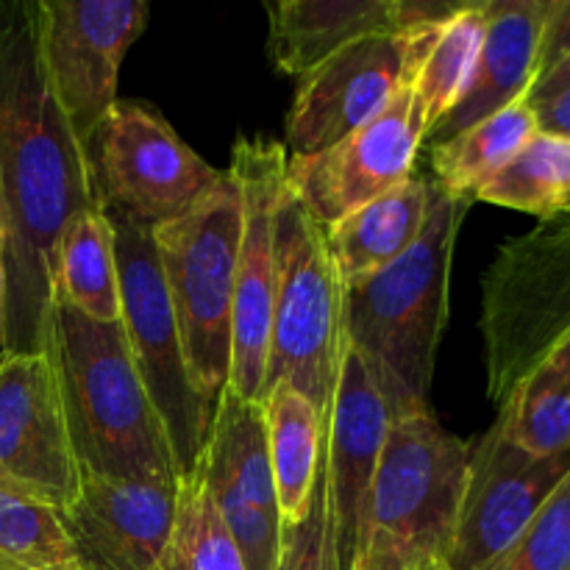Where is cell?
Segmentation results:
<instances>
[{"mask_svg": "<svg viewBox=\"0 0 570 570\" xmlns=\"http://www.w3.org/2000/svg\"><path fill=\"white\" fill-rule=\"evenodd\" d=\"M154 570H248L212 501L198 460L178 479L176 523Z\"/></svg>", "mask_w": 570, "mask_h": 570, "instance_id": "83f0119b", "label": "cell"}, {"mask_svg": "<svg viewBox=\"0 0 570 570\" xmlns=\"http://www.w3.org/2000/svg\"><path fill=\"white\" fill-rule=\"evenodd\" d=\"M0 482L48 501H76L81 465L72 451L59 379L45 351L0 354Z\"/></svg>", "mask_w": 570, "mask_h": 570, "instance_id": "2e32d148", "label": "cell"}, {"mask_svg": "<svg viewBox=\"0 0 570 570\" xmlns=\"http://www.w3.org/2000/svg\"><path fill=\"white\" fill-rule=\"evenodd\" d=\"M276 570H340L332 523H328L323 462L315 490H312L309 510H306V515L295 527L284 529L282 554H278Z\"/></svg>", "mask_w": 570, "mask_h": 570, "instance_id": "4dcf8cb0", "label": "cell"}, {"mask_svg": "<svg viewBox=\"0 0 570 570\" xmlns=\"http://www.w3.org/2000/svg\"><path fill=\"white\" fill-rule=\"evenodd\" d=\"M473 200L527 212L538 220L570 209V139L534 134L521 154L490 178Z\"/></svg>", "mask_w": 570, "mask_h": 570, "instance_id": "4316f807", "label": "cell"}, {"mask_svg": "<svg viewBox=\"0 0 570 570\" xmlns=\"http://www.w3.org/2000/svg\"><path fill=\"white\" fill-rule=\"evenodd\" d=\"M456 6L429 0H278L267 6V48L278 72L301 78L356 39L410 31L443 20Z\"/></svg>", "mask_w": 570, "mask_h": 570, "instance_id": "d6986e66", "label": "cell"}, {"mask_svg": "<svg viewBox=\"0 0 570 570\" xmlns=\"http://www.w3.org/2000/svg\"><path fill=\"white\" fill-rule=\"evenodd\" d=\"M568 87H570V53L562 61H557L551 70H546L543 76L532 83L527 100L529 104H540V100L551 98V95L562 92V89H568Z\"/></svg>", "mask_w": 570, "mask_h": 570, "instance_id": "836d02e7", "label": "cell"}, {"mask_svg": "<svg viewBox=\"0 0 570 570\" xmlns=\"http://www.w3.org/2000/svg\"><path fill=\"white\" fill-rule=\"evenodd\" d=\"M42 351L53 362L81 471L178 484L170 438L145 390L122 323L50 306Z\"/></svg>", "mask_w": 570, "mask_h": 570, "instance_id": "7a4b0ae2", "label": "cell"}, {"mask_svg": "<svg viewBox=\"0 0 570 570\" xmlns=\"http://www.w3.org/2000/svg\"><path fill=\"white\" fill-rule=\"evenodd\" d=\"M495 423L529 454L570 449V334L523 373L499 406Z\"/></svg>", "mask_w": 570, "mask_h": 570, "instance_id": "484cf974", "label": "cell"}, {"mask_svg": "<svg viewBox=\"0 0 570 570\" xmlns=\"http://www.w3.org/2000/svg\"><path fill=\"white\" fill-rule=\"evenodd\" d=\"M0 560L22 570H81L61 512L0 482Z\"/></svg>", "mask_w": 570, "mask_h": 570, "instance_id": "f1b7e54d", "label": "cell"}, {"mask_svg": "<svg viewBox=\"0 0 570 570\" xmlns=\"http://www.w3.org/2000/svg\"><path fill=\"white\" fill-rule=\"evenodd\" d=\"M484 31H488V0L460 3L443 20L412 28L406 81L421 104L426 139L434 126H440L445 115L460 104L462 92L471 83Z\"/></svg>", "mask_w": 570, "mask_h": 570, "instance_id": "7402d4cb", "label": "cell"}, {"mask_svg": "<svg viewBox=\"0 0 570 570\" xmlns=\"http://www.w3.org/2000/svg\"><path fill=\"white\" fill-rule=\"evenodd\" d=\"M399 410L384 393L371 362L345 340L337 390L326 417L323 479H326L328 523L340 570L354 568L362 518L382 460L384 440Z\"/></svg>", "mask_w": 570, "mask_h": 570, "instance_id": "e0dca14e", "label": "cell"}, {"mask_svg": "<svg viewBox=\"0 0 570 570\" xmlns=\"http://www.w3.org/2000/svg\"><path fill=\"white\" fill-rule=\"evenodd\" d=\"M484 570H570V473L521 538Z\"/></svg>", "mask_w": 570, "mask_h": 570, "instance_id": "f546056e", "label": "cell"}, {"mask_svg": "<svg viewBox=\"0 0 570 570\" xmlns=\"http://www.w3.org/2000/svg\"><path fill=\"white\" fill-rule=\"evenodd\" d=\"M176 510L178 484L81 471L78 495L61 521L81 570H154Z\"/></svg>", "mask_w": 570, "mask_h": 570, "instance_id": "ac0fdd59", "label": "cell"}, {"mask_svg": "<svg viewBox=\"0 0 570 570\" xmlns=\"http://www.w3.org/2000/svg\"><path fill=\"white\" fill-rule=\"evenodd\" d=\"M534 109V120H538L540 134H551V137L570 139V87L562 92L551 95V98L540 100V104H529Z\"/></svg>", "mask_w": 570, "mask_h": 570, "instance_id": "d6a6232c", "label": "cell"}, {"mask_svg": "<svg viewBox=\"0 0 570 570\" xmlns=\"http://www.w3.org/2000/svg\"><path fill=\"white\" fill-rule=\"evenodd\" d=\"M115 228L120 273V323L131 343L145 390L170 438L178 471L187 473L204 451L215 406L198 395L184 362L181 334L161 276L154 232L100 200Z\"/></svg>", "mask_w": 570, "mask_h": 570, "instance_id": "ba28073f", "label": "cell"}, {"mask_svg": "<svg viewBox=\"0 0 570 570\" xmlns=\"http://www.w3.org/2000/svg\"><path fill=\"white\" fill-rule=\"evenodd\" d=\"M273 476L284 529L295 527L309 510L312 490L323 462L326 421L304 393L282 382L262 395Z\"/></svg>", "mask_w": 570, "mask_h": 570, "instance_id": "cb8c5ba5", "label": "cell"}, {"mask_svg": "<svg viewBox=\"0 0 570 570\" xmlns=\"http://www.w3.org/2000/svg\"><path fill=\"white\" fill-rule=\"evenodd\" d=\"M142 0H37L33 31L50 98L89 150L115 109L128 48L148 28Z\"/></svg>", "mask_w": 570, "mask_h": 570, "instance_id": "9c48e42d", "label": "cell"}, {"mask_svg": "<svg viewBox=\"0 0 570 570\" xmlns=\"http://www.w3.org/2000/svg\"><path fill=\"white\" fill-rule=\"evenodd\" d=\"M6 309H9V243H6V220L0 206V354L6 351Z\"/></svg>", "mask_w": 570, "mask_h": 570, "instance_id": "e575fe53", "label": "cell"}, {"mask_svg": "<svg viewBox=\"0 0 570 570\" xmlns=\"http://www.w3.org/2000/svg\"><path fill=\"white\" fill-rule=\"evenodd\" d=\"M228 170L234 173L243 193L228 390L262 404L278 276L276 220L287 189V150L273 139H239L234 145Z\"/></svg>", "mask_w": 570, "mask_h": 570, "instance_id": "8fae6325", "label": "cell"}, {"mask_svg": "<svg viewBox=\"0 0 570 570\" xmlns=\"http://www.w3.org/2000/svg\"><path fill=\"white\" fill-rule=\"evenodd\" d=\"M538 134V120L529 100L507 106L445 142L432 145L434 184L454 198L471 200L479 189L499 176L523 145Z\"/></svg>", "mask_w": 570, "mask_h": 570, "instance_id": "d4e9b609", "label": "cell"}, {"mask_svg": "<svg viewBox=\"0 0 570 570\" xmlns=\"http://www.w3.org/2000/svg\"><path fill=\"white\" fill-rule=\"evenodd\" d=\"M570 473V449L529 454L499 423L471 443L465 493L445 568L484 570L493 566Z\"/></svg>", "mask_w": 570, "mask_h": 570, "instance_id": "4fadbf2b", "label": "cell"}, {"mask_svg": "<svg viewBox=\"0 0 570 570\" xmlns=\"http://www.w3.org/2000/svg\"><path fill=\"white\" fill-rule=\"evenodd\" d=\"M276 298L267 345V393L293 384L323 421L332 410L345 348V282L328 250L326 228L284 189L276 220Z\"/></svg>", "mask_w": 570, "mask_h": 570, "instance_id": "8992f818", "label": "cell"}, {"mask_svg": "<svg viewBox=\"0 0 570 570\" xmlns=\"http://www.w3.org/2000/svg\"><path fill=\"white\" fill-rule=\"evenodd\" d=\"M488 395L499 410L523 373L570 334V209L507 239L482 278Z\"/></svg>", "mask_w": 570, "mask_h": 570, "instance_id": "52a82bcc", "label": "cell"}, {"mask_svg": "<svg viewBox=\"0 0 570 570\" xmlns=\"http://www.w3.org/2000/svg\"><path fill=\"white\" fill-rule=\"evenodd\" d=\"M471 443L432 412L395 417L384 440L351 570L445 562L460 521Z\"/></svg>", "mask_w": 570, "mask_h": 570, "instance_id": "277c9868", "label": "cell"}, {"mask_svg": "<svg viewBox=\"0 0 570 570\" xmlns=\"http://www.w3.org/2000/svg\"><path fill=\"white\" fill-rule=\"evenodd\" d=\"M570 53V0H551L549 17H546L543 37H540L538 78L546 70L562 61ZM534 78V81H538Z\"/></svg>", "mask_w": 570, "mask_h": 570, "instance_id": "1f68e13d", "label": "cell"}, {"mask_svg": "<svg viewBox=\"0 0 570 570\" xmlns=\"http://www.w3.org/2000/svg\"><path fill=\"white\" fill-rule=\"evenodd\" d=\"M98 200L89 150L45 83L33 3L0 0V206L9 243L3 354L42 351L56 239Z\"/></svg>", "mask_w": 570, "mask_h": 570, "instance_id": "6da1fadb", "label": "cell"}, {"mask_svg": "<svg viewBox=\"0 0 570 570\" xmlns=\"http://www.w3.org/2000/svg\"><path fill=\"white\" fill-rule=\"evenodd\" d=\"M89 159L100 200L148 228L193 209L223 176L145 100H117Z\"/></svg>", "mask_w": 570, "mask_h": 570, "instance_id": "30bf717a", "label": "cell"}, {"mask_svg": "<svg viewBox=\"0 0 570 570\" xmlns=\"http://www.w3.org/2000/svg\"><path fill=\"white\" fill-rule=\"evenodd\" d=\"M423 142L426 120L410 81H404L371 122L321 154L287 159V189L323 228H332L415 176Z\"/></svg>", "mask_w": 570, "mask_h": 570, "instance_id": "7c38bea8", "label": "cell"}, {"mask_svg": "<svg viewBox=\"0 0 570 570\" xmlns=\"http://www.w3.org/2000/svg\"><path fill=\"white\" fill-rule=\"evenodd\" d=\"M412 570H449V568H445V562H426V566H417Z\"/></svg>", "mask_w": 570, "mask_h": 570, "instance_id": "d590c367", "label": "cell"}, {"mask_svg": "<svg viewBox=\"0 0 570 570\" xmlns=\"http://www.w3.org/2000/svg\"><path fill=\"white\" fill-rule=\"evenodd\" d=\"M50 306H67L95 323L120 321L115 228L100 200L78 212L56 239Z\"/></svg>", "mask_w": 570, "mask_h": 570, "instance_id": "603a6c76", "label": "cell"}, {"mask_svg": "<svg viewBox=\"0 0 570 570\" xmlns=\"http://www.w3.org/2000/svg\"><path fill=\"white\" fill-rule=\"evenodd\" d=\"M150 232L189 379L200 399L215 406L232 373L234 284L243 237V193L234 173L226 167L193 209Z\"/></svg>", "mask_w": 570, "mask_h": 570, "instance_id": "5b68a950", "label": "cell"}, {"mask_svg": "<svg viewBox=\"0 0 570 570\" xmlns=\"http://www.w3.org/2000/svg\"><path fill=\"white\" fill-rule=\"evenodd\" d=\"M468 206L438 187L417 243L393 265L345 284V340L371 362L401 417L429 410Z\"/></svg>", "mask_w": 570, "mask_h": 570, "instance_id": "3957f363", "label": "cell"}, {"mask_svg": "<svg viewBox=\"0 0 570 570\" xmlns=\"http://www.w3.org/2000/svg\"><path fill=\"white\" fill-rule=\"evenodd\" d=\"M438 184L412 176L371 204L326 228L328 250L343 282H356L393 265L423 234Z\"/></svg>", "mask_w": 570, "mask_h": 570, "instance_id": "44dd1931", "label": "cell"}, {"mask_svg": "<svg viewBox=\"0 0 570 570\" xmlns=\"http://www.w3.org/2000/svg\"><path fill=\"white\" fill-rule=\"evenodd\" d=\"M412 28L345 45L298 78L287 126V159L315 156L371 122L393 100L410 70Z\"/></svg>", "mask_w": 570, "mask_h": 570, "instance_id": "9a60e30c", "label": "cell"}, {"mask_svg": "<svg viewBox=\"0 0 570 570\" xmlns=\"http://www.w3.org/2000/svg\"><path fill=\"white\" fill-rule=\"evenodd\" d=\"M198 465L245 568L276 570L284 523L259 401L228 387L217 395Z\"/></svg>", "mask_w": 570, "mask_h": 570, "instance_id": "5bb4252c", "label": "cell"}, {"mask_svg": "<svg viewBox=\"0 0 570 570\" xmlns=\"http://www.w3.org/2000/svg\"><path fill=\"white\" fill-rule=\"evenodd\" d=\"M0 570H22V568H17V566H11V562L0 560Z\"/></svg>", "mask_w": 570, "mask_h": 570, "instance_id": "8d00e7d4", "label": "cell"}, {"mask_svg": "<svg viewBox=\"0 0 570 570\" xmlns=\"http://www.w3.org/2000/svg\"><path fill=\"white\" fill-rule=\"evenodd\" d=\"M549 9L551 0H488V31L476 70L460 104L429 134L434 145L527 98L538 78L540 37Z\"/></svg>", "mask_w": 570, "mask_h": 570, "instance_id": "ffe728a7", "label": "cell"}]
</instances>
